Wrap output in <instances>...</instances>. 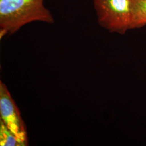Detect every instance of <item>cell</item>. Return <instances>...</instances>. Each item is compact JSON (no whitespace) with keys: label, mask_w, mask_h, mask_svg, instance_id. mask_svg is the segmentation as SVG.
<instances>
[{"label":"cell","mask_w":146,"mask_h":146,"mask_svg":"<svg viewBox=\"0 0 146 146\" xmlns=\"http://www.w3.org/2000/svg\"><path fill=\"white\" fill-rule=\"evenodd\" d=\"M0 146H23L1 120H0Z\"/></svg>","instance_id":"cell-5"},{"label":"cell","mask_w":146,"mask_h":146,"mask_svg":"<svg viewBox=\"0 0 146 146\" xmlns=\"http://www.w3.org/2000/svg\"><path fill=\"white\" fill-rule=\"evenodd\" d=\"M0 116L2 120L23 146L28 145L26 126L7 86L0 81Z\"/></svg>","instance_id":"cell-3"},{"label":"cell","mask_w":146,"mask_h":146,"mask_svg":"<svg viewBox=\"0 0 146 146\" xmlns=\"http://www.w3.org/2000/svg\"><path fill=\"white\" fill-rule=\"evenodd\" d=\"M98 23L110 33L131 29L133 0H93Z\"/></svg>","instance_id":"cell-2"},{"label":"cell","mask_w":146,"mask_h":146,"mask_svg":"<svg viewBox=\"0 0 146 146\" xmlns=\"http://www.w3.org/2000/svg\"><path fill=\"white\" fill-rule=\"evenodd\" d=\"M43 2L44 0H0V38L13 35L32 22L53 23L54 17Z\"/></svg>","instance_id":"cell-1"},{"label":"cell","mask_w":146,"mask_h":146,"mask_svg":"<svg viewBox=\"0 0 146 146\" xmlns=\"http://www.w3.org/2000/svg\"><path fill=\"white\" fill-rule=\"evenodd\" d=\"M146 26V0H133L131 29Z\"/></svg>","instance_id":"cell-4"}]
</instances>
